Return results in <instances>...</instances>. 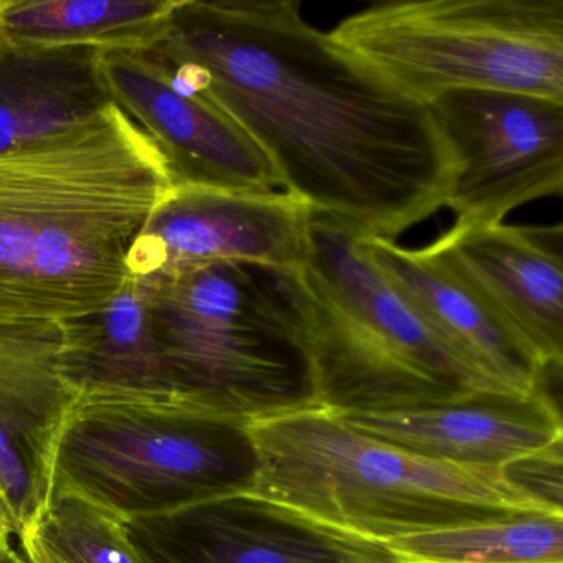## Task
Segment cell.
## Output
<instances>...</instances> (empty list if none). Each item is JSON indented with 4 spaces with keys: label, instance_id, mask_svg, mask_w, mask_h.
I'll use <instances>...</instances> for the list:
<instances>
[{
    "label": "cell",
    "instance_id": "cell-1",
    "mask_svg": "<svg viewBox=\"0 0 563 563\" xmlns=\"http://www.w3.org/2000/svg\"><path fill=\"white\" fill-rule=\"evenodd\" d=\"M151 54L192 71L262 147L283 192L394 240L443 209L453 161L427 104L319 31L292 0H177Z\"/></svg>",
    "mask_w": 563,
    "mask_h": 563
},
{
    "label": "cell",
    "instance_id": "cell-2",
    "mask_svg": "<svg viewBox=\"0 0 563 563\" xmlns=\"http://www.w3.org/2000/svg\"><path fill=\"white\" fill-rule=\"evenodd\" d=\"M173 189L163 154L117 104L0 156V321H75L113 301L131 245Z\"/></svg>",
    "mask_w": 563,
    "mask_h": 563
},
{
    "label": "cell",
    "instance_id": "cell-3",
    "mask_svg": "<svg viewBox=\"0 0 563 563\" xmlns=\"http://www.w3.org/2000/svg\"><path fill=\"white\" fill-rule=\"evenodd\" d=\"M258 457L245 496L318 529L382 547L401 537L562 507L504 467L430 460L375 440L338 415L302 407L246 423Z\"/></svg>",
    "mask_w": 563,
    "mask_h": 563
},
{
    "label": "cell",
    "instance_id": "cell-4",
    "mask_svg": "<svg viewBox=\"0 0 563 563\" xmlns=\"http://www.w3.org/2000/svg\"><path fill=\"white\" fill-rule=\"evenodd\" d=\"M141 279L170 387L203 413L250 423L314 407L299 269L213 262Z\"/></svg>",
    "mask_w": 563,
    "mask_h": 563
},
{
    "label": "cell",
    "instance_id": "cell-5",
    "mask_svg": "<svg viewBox=\"0 0 563 563\" xmlns=\"http://www.w3.org/2000/svg\"><path fill=\"white\" fill-rule=\"evenodd\" d=\"M329 35L421 104L454 90L563 101L562 0H391Z\"/></svg>",
    "mask_w": 563,
    "mask_h": 563
},
{
    "label": "cell",
    "instance_id": "cell-6",
    "mask_svg": "<svg viewBox=\"0 0 563 563\" xmlns=\"http://www.w3.org/2000/svg\"><path fill=\"white\" fill-rule=\"evenodd\" d=\"M427 107L453 161L444 207L456 222L503 223L526 203L562 196L563 101L454 90Z\"/></svg>",
    "mask_w": 563,
    "mask_h": 563
},
{
    "label": "cell",
    "instance_id": "cell-7",
    "mask_svg": "<svg viewBox=\"0 0 563 563\" xmlns=\"http://www.w3.org/2000/svg\"><path fill=\"white\" fill-rule=\"evenodd\" d=\"M71 464L104 486L174 497L173 509L252 487L258 457L246 423L189 418L161 424L98 420L62 438Z\"/></svg>",
    "mask_w": 563,
    "mask_h": 563
},
{
    "label": "cell",
    "instance_id": "cell-8",
    "mask_svg": "<svg viewBox=\"0 0 563 563\" xmlns=\"http://www.w3.org/2000/svg\"><path fill=\"white\" fill-rule=\"evenodd\" d=\"M101 74L114 104L159 150L174 187L276 192L278 174L262 147L203 93H176L150 52H101Z\"/></svg>",
    "mask_w": 563,
    "mask_h": 563
},
{
    "label": "cell",
    "instance_id": "cell-9",
    "mask_svg": "<svg viewBox=\"0 0 563 563\" xmlns=\"http://www.w3.org/2000/svg\"><path fill=\"white\" fill-rule=\"evenodd\" d=\"M311 209L283 190L227 192L174 187L131 245L133 278L213 262L301 269Z\"/></svg>",
    "mask_w": 563,
    "mask_h": 563
},
{
    "label": "cell",
    "instance_id": "cell-10",
    "mask_svg": "<svg viewBox=\"0 0 563 563\" xmlns=\"http://www.w3.org/2000/svg\"><path fill=\"white\" fill-rule=\"evenodd\" d=\"M424 252L545 371H562V225L454 222Z\"/></svg>",
    "mask_w": 563,
    "mask_h": 563
},
{
    "label": "cell",
    "instance_id": "cell-11",
    "mask_svg": "<svg viewBox=\"0 0 563 563\" xmlns=\"http://www.w3.org/2000/svg\"><path fill=\"white\" fill-rule=\"evenodd\" d=\"M334 415L375 440L470 466L506 467L563 441L562 417L545 385L530 394L483 391L434 407Z\"/></svg>",
    "mask_w": 563,
    "mask_h": 563
},
{
    "label": "cell",
    "instance_id": "cell-12",
    "mask_svg": "<svg viewBox=\"0 0 563 563\" xmlns=\"http://www.w3.org/2000/svg\"><path fill=\"white\" fill-rule=\"evenodd\" d=\"M358 233L311 210L301 272L352 319L466 395L507 391L457 357L374 265ZM514 394V391H509Z\"/></svg>",
    "mask_w": 563,
    "mask_h": 563
},
{
    "label": "cell",
    "instance_id": "cell-13",
    "mask_svg": "<svg viewBox=\"0 0 563 563\" xmlns=\"http://www.w3.org/2000/svg\"><path fill=\"white\" fill-rule=\"evenodd\" d=\"M361 245L434 334L470 367L514 394H530L545 385L549 371L423 249H404L378 236H361Z\"/></svg>",
    "mask_w": 563,
    "mask_h": 563
},
{
    "label": "cell",
    "instance_id": "cell-14",
    "mask_svg": "<svg viewBox=\"0 0 563 563\" xmlns=\"http://www.w3.org/2000/svg\"><path fill=\"white\" fill-rule=\"evenodd\" d=\"M101 52L0 44V156L88 126L114 107Z\"/></svg>",
    "mask_w": 563,
    "mask_h": 563
},
{
    "label": "cell",
    "instance_id": "cell-15",
    "mask_svg": "<svg viewBox=\"0 0 563 563\" xmlns=\"http://www.w3.org/2000/svg\"><path fill=\"white\" fill-rule=\"evenodd\" d=\"M173 514L183 533L177 563H351L387 555L382 547L318 529L245 494Z\"/></svg>",
    "mask_w": 563,
    "mask_h": 563
},
{
    "label": "cell",
    "instance_id": "cell-16",
    "mask_svg": "<svg viewBox=\"0 0 563 563\" xmlns=\"http://www.w3.org/2000/svg\"><path fill=\"white\" fill-rule=\"evenodd\" d=\"M177 0H0V44L151 51Z\"/></svg>",
    "mask_w": 563,
    "mask_h": 563
},
{
    "label": "cell",
    "instance_id": "cell-17",
    "mask_svg": "<svg viewBox=\"0 0 563 563\" xmlns=\"http://www.w3.org/2000/svg\"><path fill=\"white\" fill-rule=\"evenodd\" d=\"M60 324L68 377L77 387L107 384L173 388L154 339L144 279L131 276L104 308Z\"/></svg>",
    "mask_w": 563,
    "mask_h": 563
},
{
    "label": "cell",
    "instance_id": "cell-18",
    "mask_svg": "<svg viewBox=\"0 0 563 563\" xmlns=\"http://www.w3.org/2000/svg\"><path fill=\"white\" fill-rule=\"evenodd\" d=\"M391 563H563V517L519 516L384 543Z\"/></svg>",
    "mask_w": 563,
    "mask_h": 563
},
{
    "label": "cell",
    "instance_id": "cell-19",
    "mask_svg": "<svg viewBox=\"0 0 563 563\" xmlns=\"http://www.w3.org/2000/svg\"><path fill=\"white\" fill-rule=\"evenodd\" d=\"M41 520L71 563H143L113 520L87 499L70 494L68 500L48 507Z\"/></svg>",
    "mask_w": 563,
    "mask_h": 563
},
{
    "label": "cell",
    "instance_id": "cell-20",
    "mask_svg": "<svg viewBox=\"0 0 563 563\" xmlns=\"http://www.w3.org/2000/svg\"><path fill=\"white\" fill-rule=\"evenodd\" d=\"M18 438L0 420V504L21 532L25 523L45 514L41 489L31 476Z\"/></svg>",
    "mask_w": 563,
    "mask_h": 563
},
{
    "label": "cell",
    "instance_id": "cell-21",
    "mask_svg": "<svg viewBox=\"0 0 563 563\" xmlns=\"http://www.w3.org/2000/svg\"><path fill=\"white\" fill-rule=\"evenodd\" d=\"M22 547L27 553L29 563H71V560L55 545L54 540L45 532L41 519H34L22 527Z\"/></svg>",
    "mask_w": 563,
    "mask_h": 563
},
{
    "label": "cell",
    "instance_id": "cell-22",
    "mask_svg": "<svg viewBox=\"0 0 563 563\" xmlns=\"http://www.w3.org/2000/svg\"><path fill=\"white\" fill-rule=\"evenodd\" d=\"M12 526H15L14 520L9 516L4 506L0 504V553H2V555H4L5 550H8L9 533L14 530Z\"/></svg>",
    "mask_w": 563,
    "mask_h": 563
},
{
    "label": "cell",
    "instance_id": "cell-23",
    "mask_svg": "<svg viewBox=\"0 0 563 563\" xmlns=\"http://www.w3.org/2000/svg\"><path fill=\"white\" fill-rule=\"evenodd\" d=\"M351 563H391V560H390V556H388V555H382V556H374V559L357 560V562H351Z\"/></svg>",
    "mask_w": 563,
    "mask_h": 563
}]
</instances>
